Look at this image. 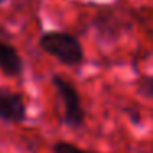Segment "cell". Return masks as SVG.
Wrapping results in <instances>:
<instances>
[{
    "instance_id": "cell-1",
    "label": "cell",
    "mask_w": 153,
    "mask_h": 153,
    "mask_svg": "<svg viewBox=\"0 0 153 153\" xmlns=\"http://www.w3.org/2000/svg\"><path fill=\"white\" fill-rule=\"evenodd\" d=\"M41 51L50 54L64 66H79L84 61V48L81 41L69 31L50 30L45 31L38 40Z\"/></svg>"
},
{
    "instance_id": "cell-2",
    "label": "cell",
    "mask_w": 153,
    "mask_h": 153,
    "mask_svg": "<svg viewBox=\"0 0 153 153\" xmlns=\"http://www.w3.org/2000/svg\"><path fill=\"white\" fill-rule=\"evenodd\" d=\"M51 84L63 102V123L73 130L82 128L86 123V110L82 107V100H81L77 87L61 74H53Z\"/></svg>"
},
{
    "instance_id": "cell-3",
    "label": "cell",
    "mask_w": 153,
    "mask_h": 153,
    "mask_svg": "<svg viewBox=\"0 0 153 153\" xmlns=\"http://www.w3.org/2000/svg\"><path fill=\"white\" fill-rule=\"evenodd\" d=\"M28 119V107L20 92L0 87V122L18 125Z\"/></svg>"
},
{
    "instance_id": "cell-4",
    "label": "cell",
    "mask_w": 153,
    "mask_h": 153,
    "mask_svg": "<svg viewBox=\"0 0 153 153\" xmlns=\"http://www.w3.org/2000/svg\"><path fill=\"white\" fill-rule=\"evenodd\" d=\"M25 71L22 54L12 43L0 38V73L7 77H20Z\"/></svg>"
},
{
    "instance_id": "cell-5",
    "label": "cell",
    "mask_w": 153,
    "mask_h": 153,
    "mask_svg": "<svg viewBox=\"0 0 153 153\" xmlns=\"http://www.w3.org/2000/svg\"><path fill=\"white\" fill-rule=\"evenodd\" d=\"M94 27H96L97 33L105 40H115L122 33V30L127 28V25L123 23L122 17L114 10H102L94 18Z\"/></svg>"
},
{
    "instance_id": "cell-6",
    "label": "cell",
    "mask_w": 153,
    "mask_h": 153,
    "mask_svg": "<svg viewBox=\"0 0 153 153\" xmlns=\"http://www.w3.org/2000/svg\"><path fill=\"white\" fill-rule=\"evenodd\" d=\"M51 152L53 153H102V152H96V150H87V148H81V146L74 145L73 142L68 140H58L51 145Z\"/></svg>"
},
{
    "instance_id": "cell-7",
    "label": "cell",
    "mask_w": 153,
    "mask_h": 153,
    "mask_svg": "<svg viewBox=\"0 0 153 153\" xmlns=\"http://www.w3.org/2000/svg\"><path fill=\"white\" fill-rule=\"evenodd\" d=\"M140 96H143L145 99H153V76H143L138 81L137 86Z\"/></svg>"
},
{
    "instance_id": "cell-8",
    "label": "cell",
    "mask_w": 153,
    "mask_h": 153,
    "mask_svg": "<svg viewBox=\"0 0 153 153\" xmlns=\"http://www.w3.org/2000/svg\"><path fill=\"white\" fill-rule=\"evenodd\" d=\"M4 2H5V0H0V4H4Z\"/></svg>"
}]
</instances>
